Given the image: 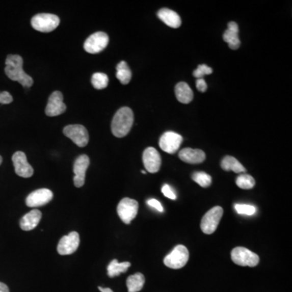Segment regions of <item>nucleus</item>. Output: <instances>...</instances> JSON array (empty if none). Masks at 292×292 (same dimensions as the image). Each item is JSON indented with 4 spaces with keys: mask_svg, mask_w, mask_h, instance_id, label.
Returning a JSON list of instances; mask_svg holds the SVG:
<instances>
[{
    "mask_svg": "<svg viewBox=\"0 0 292 292\" xmlns=\"http://www.w3.org/2000/svg\"><path fill=\"white\" fill-rule=\"evenodd\" d=\"M5 73L12 81L19 82L24 87H31L34 79L23 69V59L18 55H9L5 62Z\"/></svg>",
    "mask_w": 292,
    "mask_h": 292,
    "instance_id": "f257e3e1",
    "label": "nucleus"
},
{
    "mask_svg": "<svg viewBox=\"0 0 292 292\" xmlns=\"http://www.w3.org/2000/svg\"><path fill=\"white\" fill-rule=\"evenodd\" d=\"M134 112L129 108H122L116 112L112 123V134L115 137H125L134 124Z\"/></svg>",
    "mask_w": 292,
    "mask_h": 292,
    "instance_id": "f03ea898",
    "label": "nucleus"
},
{
    "mask_svg": "<svg viewBox=\"0 0 292 292\" xmlns=\"http://www.w3.org/2000/svg\"><path fill=\"white\" fill-rule=\"evenodd\" d=\"M60 23L58 16L49 13H40L34 16L31 20L33 28L42 33L51 32L58 27Z\"/></svg>",
    "mask_w": 292,
    "mask_h": 292,
    "instance_id": "7ed1b4c3",
    "label": "nucleus"
},
{
    "mask_svg": "<svg viewBox=\"0 0 292 292\" xmlns=\"http://www.w3.org/2000/svg\"><path fill=\"white\" fill-rule=\"evenodd\" d=\"M231 256L233 262L241 267H255L260 261L258 255L244 247L234 248Z\"/></svg>",
    "mask_w": 292,
    "mask_h": 292,
    "instance_id": "20e7f679",
    "label": "nucleus"
},
{
    "mask_svg": "<svg viewBox=\"0 0 292 292\" xmlns=\"http://www.w3.org/2000/svg\"><path fill=\"white\" fill-rule=\"evenodd\" d=\"M189 259V253L186 247L177 245L173 251L164 258L166 267L174 270L183 268L186 266Z\"/></svg>",
    "mask_w": 292,
    "mask_h": 292,
    "instance_id": "39448f33",
    "label": "nucleus"
},
{
    "mask_svg": "<svg viewBox=\"0 0 292 292\" xmlns=\"http://www.w3.org/2000/svg\"><path fill=\"white\" fill-rule=\"evenodd\" d=\"M223 215V209L220 206L214 207L208 211L201 220V228L203 233L206 234H213L218 228Z\"/></svg>",
    "mask_w": 292,
    "mask_h": 292,
    "instance_id": "423d86ee",
    "label": "nucleus"
},
{
    "mask_svg": "<svg viewBox=\"0 0 292 292\" xmlns=\"http://www.w3.org/2000/svg\"><path fill=\"white\" fill-rule=\"evenodd\" d=\"M139 205L134 199H122L117 207V213L119 218L125 224H130L131 221L135 219L138 213Z\"/></svg>",
    "mask_w": 292,
    "mask_h": 292,
    "instance_id": "0eeeda50",
    "label": "nucleus"
},
{
    "mask_svg": "<svg viewBox=\"0 0 292 292\" xmlns=\"http://www.w3.org/2000/svg\"><path fill=\"white\" fill-rule=\"evenodd\" d=\"M109 42V37L103 32H97L92 34L86 39L84 48L90 54H97L102 51Z\"/></svg>",
    "mask_w": 292,
    "mask_h": 292,
    "instance_id": "6e6552de",
    "label": "nucleus"
},
{
    "mask_svg": "<svg viewBox=\"0 0 292 292\" xmlns=\"http://www.w3.org/2000/svg\"><path fill=\"white\" fill-rule=\"evenodd\" d=\"M183 137L175 131H166L159 140V146L166 153L173 154L179 150Z\"/></svg>",
    "mask_w": 292,
    "mask_h": 292,
    "instance_id": "1a4fd4ad",
    "label": "nucleus"
},
{
    "mask_svg": "<svg viewBox=\"0 0 292 292\" xmlns=\"http://www.w3.org/2000/svg\"><path fill=\"white\" fill-rule=\"evenodd\" d=\"M64 134L79 147H85L89 143V134L84 126L79 124L66 126Z\"/></svg>",
    "mask_w": 292,
    "mask_h": 292,
    "instance_id": "9d476101",
    "label": "nucleus"
},
{
    "mask_svg": "<svg viewBox=\"0 0 292 292\" xmlns=\"http://www.w3.org/2000/svg\"><path fill=\"white\" fill-rule=\"evenodd\" d=\"M67 109L64 102V96L61 92L55 91L48 100L47 105L46 108V115L50 117L58 116L64 113Z\"/></svg>",
    "mask_w": 292,
    "mask_h": 292,
    "instance_id": "9b49d317",
    "label": "nucleus"
},
{
    "mask_svg": "<svg viewBox=\"0 0 292 292\" xmlns=\"http://www.w3.org/2000/svg\"><path fill=\"white\" fill-rule=\"evenodd\" d=\"M79 245V235L76 231H72L68 235L62 237L59 242L58 253L60 255H70L77 250Z\"/></svg>",
    "mask_w": 292,
    "mask_h": 292,
    "instance_id": "f8f14e48",
    "label": "nucleus"
},
{
    "mask_svg": "<svg viewBox=\"0 0 292 292\" xmlns=\"http://www.w3.org/2000/svg\"><path fill=\"white\" fill-rule=\"evenodd\" d=\"M12 163L14 165L16 175L23 178H30L34 175V169L27 161L25 153L16 152L12 156Z\"/></svg>",
    "mask_w": 292,
    "mask_h": 292,
    "instance_id": "ddd939ff",
    "label": "nucleus"
},
{
    "mask_svg": "<svg viewBox=\"0 0 292 292\" xmlns=\"http://www.w3.org/2000/svg\"><path fill=\"white\" fill-rule=\"evenodd\" d=\"M90 166V157L86 154L79 156L74 163V184L76 188H82L86 181V173Z\"/></svg>",
    "mask_w": 292,
    "mask_h": 292,
    "instance_id": "4468645a",
    "label": "nucleus"
},
{
    "mask_svg": "<svg viewBox=\"0 0 292 292\" xmlns=\"http://www.w3.org/2000/svg\"><path fill=\"white\" fill-rule=\"evenodd\" d=\"M53 199V193L50 189H41L33 192L26 198V205L29 207H39L46 205Z\"/></svg>",
    "mask_w": 292,
    "mask_h": 292,
    "instance_id": "2eb2a0df",
    "label": "nucleus"
},
{
    "mask_svg": "<svg viewBox=\"0 0 292 292\" xmlns=\"http://www.w3.org/2000/svg\"><path fill=\"white\" fill-rule=\"evenodd\" d=\"M143 163L146 171L149 173H157L161 167V156L157 149L149 147L143 153Z\"/></svg>",
    "mask_w": 292,
    "mask_h": 292,
    "instance_id": "dca6fc26",
    "label": "nucleus"
},
{
    "mask_svg": "<svg viewBox=\"0 0 292 292\" xmlns=\"http://www.w3.org/2000/svg\"><path fill=\"white\" fill-rule=\"evenodd\" d=\"M223 40L228 44L231 50H237L241 46V40L238 38V26L235 22L228 23V28L223 34Z\"/></svg>",
    "mask_w": 292,
    "mask_h": 292,
    "instance_id": "f3484780",
    "label": "nucleus"
},
{
    "mask_svg": "<svg viewBox=\"0 0 292 292\" xmlns=\"http://www.w3.org/2000/svg\"><path fill=\"white\" fill-rule=\"evenodd\" d=\"M179 158L184 163L190 164H199L205 160V152L201 149H194L185 148L179 153Z\"/></svg>",
    "mask_w": 292,
    "mask_h": 292,
    "instance_id": "a211bd4d",
    "label": "nucleus"
},
{
    "mask_svg": "<svg viewBox=\"0 0 292 292\" xmlns=\"http://www.w3.org/2000/svg\"><path fill=\"white\" fill-rule=\"evenodd\" d=\"M157 17H158L164 24L171 27V28L177 29L180 27L182 24L180 16L177 14L175 11L171 10L168 8H162L157 12Z\"/></svg>",
    "mask_w": 292,
    "mask_h": 292,
    "instance_id": "6ab92c4d",
    "label": "nucleus"
},
{
    "mask_svg": "<svg viewBox=\"0 0 292 292\" xmlns=\"http://www.w3.org/2000/svg\"><path fill=\"white\" fill-rule=\"evenodd\" d=\"M42 219V213L38 209H34L24 215L20 220V228L23 231H30L38 226Z\"/></svg>",
    "mask_w": 292,
    "mask_h": 292,
    "instance_id": "aec40b11",
    "label": "nucleus"
},
{
    "mask_svg": "<svg viewBox=\"0 0 292 292\" xmlns=\"http://www.w3.org/2000/svg\"><path fill=\"white\" fill-rule=\"evenodd\" d=\"M175 96L179 102L188 104L193 99V92L185 82H179L175 86Z\"/></svg>",
    "mask_w": 292,
    "mask_h": 292,
    "instance_id": "412c9836",
    "label": "nucleus"
},
{
    "mask_svg": "<svg viewBox=\"0 0 292 292\" xmlns=\"http://www.w3.org/2000/svg\"><path fill=\"white\" fill-rule=\"evenodd\" d=\"M221 167L224 171H232L234 173H244L246 171L244 166L232 156H226L221 163Z\"/></svg>",
    "mask_w": 292,
    "mask_h": 292,
    "instance_id": "4be33fe9",
    "label": "nucleus"
},
{
    "mask_svg": "<svg viewBox=\"0 0 292 292\" xmlns=\"http://www.w3.org/2000/svg\"><path fill=\"white\" fill-rule=\"evenodd\" d=\"M145 278L141 273L131 275L127 279V287L128 292H138L142 290L145 285Z\"/></svg>",
    "mask_w": 292,
    "mask_h": 292,
    "instance_id": "5701e85b",
    "label": "nucleus"
},
{
    "mask_svg": "<svg viewBox=\"0 0 292 292\" xmlns=\"http://www.w3.org/2000/svg\"><path fill=\"white\" fill-rule=\"evenodd\" d=\"M131 267L130 262H119L116 259L112 260L108 267V274L110 278L119 276V274L127 272V269Z\"/></svg>",
    "mask_w": 292,
    "mask_h": 292,
    "instance_id": "b1692460",
    "label": "nucleus"
},
{
    "mask_svg": "<svg viewBox=\"0 0 292 292\" xmlns=\"http://www.w3.org/2000/svg\"><path fill=\"white\" fill-rule=\"evenodd\" d=\"M116 77L123 85H127L131 79V72L125 61H121L116 67Z\"/></svg>",
    "mask_w": 292,
    "mask_h": 292,
    "instance_id": "393cba45",
    "label": "nucleus"
},
{
    "mask_svg": "<svg viewBox=\"0 0 292 292\" xmlns=\"http://www.w3.org/2000/svg\"><path fill=\"white\" fill-rule=\"evenodd\" d=\"M108 82H109V79H108V75H105V73L97 72L92 76V85L97 90H103L108 87Z\"/></svg>",
    "mask_w": 292,
    "mask_h": 292,
    "instance_id": "a878e982",
    "label": "nucleus"
},
{
    "mask_svg": "<svg viewBox=\"0 0 292 292\" xmlns=\"http://www.w3.org/2000/svg\"><path fill=\"white\" fill-rule=\"evenodd\" d=\"M237 186L242 189H252L255 186V179L253 176L247 175V174H242L238 175L235 180Z\"/></svg>",
    "mask_w": 292,
    "mask_h": 292,
    "instance_id": "bb28decb",
    "label": "nucleus"
},
{
    "mask_svg": "<svg viewBox=\"0 0 292 292\" xmlns=\"http://www.w3.org/2000/svg\"><path fill=\"white\" fill-rule=\"evenodd\" d=\"M192 177H193V180L202 188L209 187V185L212 183V178L210 175L203 171L195 172Z\"/></svg>",
    "mask_w": 292,
    "mask_h": 292,
    "instance_id": "cd10ccee",
    "label": "nucleus"
},
{
    "mask_svg": "<svg viewBox=\"0 0 292 292\" xmlns=\"http://www.w3.org/2000/svg\"><path fill=\"white\" fill-rule=\"evenodd\" d=\"M234 209L240 215H249V216L254 215L256 211V207L245 204H236L234 205Z\"/></svg>",
    "mask_w": 292,
    "mask_h": 292,
    "instance_id": "c85d7f7f",
    "label": "nucleus"
},
{
    "mask_svg": "<svg viewBox=\"0 0 292 292\" xmlns=\"http://www.w3.org/2000/svg\"><path fill=\"white\" fill-rule=\"evenodd\" d=\"M212 72H213V69L210 67L205 65V64H201L193 72V76L197 78V79H201V78L204 77L206 75H210V74H212Z\"/></svg>",
    "mask_w": 292,
    "mask_h": 292,
    "instance_id": "c756f323",
    "label": "nucleus"
},
{
    "mask_svg": "<svg viewBox=\"0 0 292 292\" xmlns=\"http://www.w3.org/2000/svg\"><path fill=\"white\" fill-rule=\"evenodd\" d=\"M162 193L167 198L171 199V200H175L176 199V195H175V192L168 184L163 185V187L162 188Z\"/></svg>",
    "mask_w": 292,
    "mask_h": 292,
    "instance_id": "7c9ffc66",
    "label": "nucleus"
},
{
    "mask_svg": "<svg viewBox=\"0 0 292 292\" xmlns=\"http://www.w3.org/2000/svg\"><path fill=\"white\" fill-rule=\"evenodd\" d=\"M13 98L8 92H0V104H9L12 102Z\"/></svg>",
    "mask_w": 292,
    "mask_h": 292,
    "instance_id": "2f4dec72",
    "label": "nucleus"
},
{
    "mask_svg": "<svg viewBox=\"0 0 292 292\" xmlns=\"http://www.w3.org/2000/svg\"><path fill=\"white\" fill-rule=\"evenodd\" d=\"M147 204L149 206L153 207V208L157 209L159 212H163V210H164L161 203L157 201L156 199H149V201H147Z\"/></svg>",
    "mask_w": 292,
    "mask_h": 292,
    "instance_id": "473e14b6",
    "label": "nucleus"
},
{
    "mask_svg": "<svg viewBox=\"0 0 292 292\" xmlns=\"http://www.w3.org/2000/svg\"><path fill=\"white\" fill-rule=\"evenodd\" d=\"M196 86H197V90L201 93H205L207 90V84L205 79L201 78V79H197L196 82Z\"/></svg>",
    "mask_w": 292,
    "mask_h": 292,
    "instance_id": "72a5a7b5",
    "label": "nucleus"
},
{
    "mask_svg": "<svg viewBox=\"0 0 292 292\" xmlns=\"http://www.w3.org/2000/svg\"><path fill=\"white\" fill-rule=\"evenodd\" d=\"M0 292H9L8 286L3 282H0Z\"/></svg>",
    "mask_w": 292,
    "mask_h": 292,
    "instance_id": "f704fd0d",
    "label": "nucleus"
},
{
    "mask_svg": "<svg viewBox=\"0 0 292 292\" xmlns=\"http://www.w3.org/2000/svg\"><path fill=\"white\" fill-rule=\"evenodd\" d=\"M98 289L101 290V292H114L112 289L110 288H102L101 286H98Z\"/></svg>",
    "mask_w": 292,
    "mask_h": 292,
    "instance_id": "c9c22d12",
    "label": "nucleus"
},
{
    "mask_svg": "<svg viewBox=\"0 0 292 292\" xmlns=\"http://www.w3.org/2000/svg\"><path fill=\"white\" fill-rule=\"evenodd\" d=\"M2 163H3V157H1V156H0V165L2 164Z\"/></svg>",
    "mask_w": 292,
    "mask_h": 292,
    "instance_id": "e433bc0d",
    "label": "nucleus"
},
{
    "mask_svg": "<svg viewBox=\"0 0 292 292\" xmlns=\"http://www.w3.org/2000/svg\"><path fill=\"white\" fill-rule=\"evenodd\" d=\"M141 173L144 174V175H145V174H146V172H145V171H141Z\"/></svg>",
    "mask_w": 292,
    "mask_h": 292,
    "instance_id": "4c0bfd02",
    "label": "nucleus"
}]
</instances>
